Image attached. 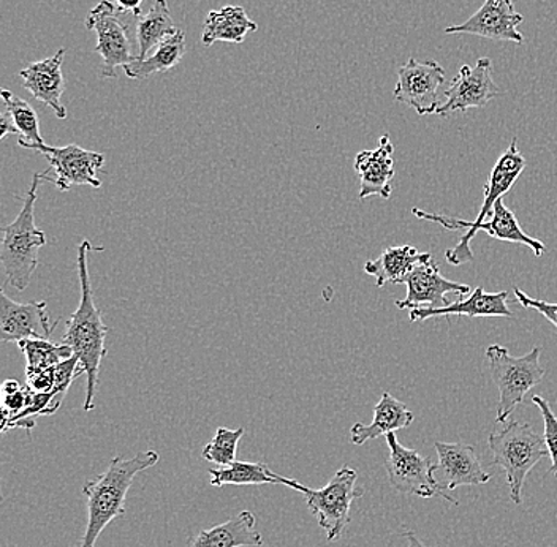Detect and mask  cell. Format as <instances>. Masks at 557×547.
<instances>
[{"mask_svg":"<svg viewBox=\"0 0 557 547\" xmlns=\"http://www.w3.org/2000/svg\"><path fill=\"white\" fill-rule=\"evenodd\" d=\"M487 446L493 452L494 465L505 472L511 501L521 505L525 478L540 461L549 456L545 437L537 434L531 424L510 421L490 435Z\"/></svg>","mask_w":557,"mask_h":547,"instance_id":"obj_5","label":"cell"},{"mask_svg":"<svg viewBox=\"0 0 557 547\" xmlns=\"http://www.w3.org/2000/svg\"><path fill=\"white\" fill-rule=\"evenodd\" d=\"M491 72L493 64L487 58H480L475 67L462 65L458 75L453 78L450 87L445 90V102L438 104L434 114L447 116L456 111L465 113L470 108H485L491 100L499 96V89Z\"/></svg>","mask_w":557,"mask_h":547,"instance_id":"obj_11","label":"cell"},{"mask_svg":"<svg viewBox=\"0 0 557 547\" xmlns=\"http://www.w3.org/2000/svg\"><path fill=\"white\" fill-rule=\"evenodd\" d=\"M3 111L9 114L13 127H15L17 145L24 149H34L40 151L44 148L45 141L40 134V124H38L37 113L33 104L10 92V90H2Z\"/></svg>","mask_w":557,"mask_h":547,"instance_id":"obj_26","label":"cell"},{"mask_svg":"<svg viewBox=\"0 0 557 547\" xmlns=\"http://www.w3.org/2000/svg\"><path fill=\"white\" fill-rule=\"evenodd\" d=\"M515 298L520 302L522 308L535 310V312L542 313L549 323L557 330V304L553 302L542 301V299H534L531 296L525 295L520 288H513Z\"/></svg>","mask_w":557,"mask_h":547,"instance_id":"obj_33","label":"cell"},{"mask_svg":"<svg viewBox=\"0 0 557 547\" xmlns=\"http://www.w3.org/2000/svg\"><path fill=\"white\" fill-rule=\"evenodd\" d=\"M404 285L407 287V296L396 301V306L406 310L444 308V306L450 304L445 298L451 293L459 296L472 293L469 285L458 284V282L445 278L441 274L434 258L413 268L412 273L407 275L406 281H404Z\"/></svg>","mask_w":557,"mask_h":547,"instance_id":"obj_14","label":"cell"},{"mask_svg":"<svg viewBox=\"0 0 557 547\" xmlns=\"http://www.w3.org/2000/svg\"><path fill=\"white\" fill-rule=\"evenodd\" d=\"M263 543V536L256 529V515L246 510L201 531L191 538L190 547H257Z\"/></svg>","mask_w":557,"mask_h":547,"instance_id":"obj_20","label":"cell"},{"mask_svg":"<svg viewBox=\"0 0 557 547\" xmlns=\"http://www.w3.org/2000/svg\"><path fill=\"white\" fill-rule=\"evenodd\" d=\"M120 15L110 0H102L87 13L86 27L96 33V52L103 59V78H116L117 67H125L137 59L132 51L127 26Z\"/></svg>","mask_w":557,"mask_h":547,"instance_id":"obj_9","label":"cell"},{"mask_svg":"<svg viewBox=\"0 0 557 547\" xmlns=\"http://www.w3.org/2000/svg\"><path fill=\"white\" fill-rule=\"evenodd\" d=\"M525 169L524 156L518 151V139L513 138L511 145L508 146L507 151L497 160L494 169L491 170L490 177L485 186V200L480 208L479 215L473 221H462V219L445 217L441 214H430V212L421 211V209L413 208L412 212L416 217L421 221L438 223L444 228L450 232H458V229H468L459 239L453 249L447 250L445 258L453 266H461V264L470 263L473 260V252L470 249V243L475 238L476 226L482 225L483 222L490 221L493 215L494 206L504 197L507 191L511 190L513 184L517 183L518 177L521 176Z\"/></svg>","mask_w":557,"mask_h":547,"instance_id":"obj_3","label":"cell"},{"mask_svg":"<svg viewBox=\"0 0 557 547\" xmlns=\"http://www.w3.org/2000/svg\"><path fill=\"white\" fill-rule=\"evenodd\" d=\"M433 260L431 253H420L413 246L389 247L381 257L364 264V273L375 278L379 288L386 284H404L418 264Z\"/></svg>","mask_w":557,"mask_h":547,"instance_id":"obj_22","label":"cell"},{"mask_svg":"<svg viewBox=\"0 0 557 547\" xmlns=\"http://www.w3.org/2000/svg\"><path fill=\"white\" fill-rule=\"evenodd\" d=\"M156 451H143L134 458H114L102 475L87 481L83 494L87 498V525L79 547H96L97 539L111 521L125 511V498L135 476L157 465Z\"/></svg>","mask_w":557,"mask_h":547,"instance_id":"obj_2","label":"cell"},{"mask_svg":"<svg viewBox=\"0 0 557 547\" xmlns=\"http://www.w3.org/2000/svg\"><path fill=\"white\" fill-rule=\"evenodd\" d=\"M40 183H44V173H35L33 184L24 195L20 214L15 221L2 228L0 261L9 277V284L13 285L17 291H24L29 287L38 268V252L48 243L47 235L35 225L34 209Z\"/></svg>","mask_w":557,"mask_h":547,"instance_id":"obj_4","label":"cell"},{"mask_svg":"<svg viewBox=\"0 0 557 547\" xmlns=\"http://www.w3.org/2000/svg\"><path fill=\"white\" fill-rule=\"evenodd\" d=\"M33 389L29 386H21L16 380H7L2 385V411L3 420L16 417L26 409L29 403Z\"/></svg>","mask_w":557,"mask_h":547,"instance_id":"obj_31","label":"cell"},{"mask_svg":"<svg viewBox=\"0 0 557 547\" xmlns=\"http://www.w3.org/2000/svg\"><path fill=\"white\" fill-rule=\"evenodd\" d=\"M65 50L61 48L52 58L34 62L29 67L21 70L24 89L38 100L51 108L58 120H67V110L62 104V94L65 90L62 64H64Z\"/></svg>","mask_w":557,"mask_h":547,"instance_id":"obj_18","label":"cell"},{"mask_svg":"<svg viewBox=\"0 0 557 547\" xmlns=\"http://www.w3.org/2000/svg\"><path fill=\"white\" fill-rule=\"evenodd\" d=\"M184 54H186V34L177 30L172 37L162 41L151 55L146 59H135L122 70L127 78L145 79L154 73L169 72L176 67Z\"/></svg>","mask_w":557,"mask_h":547,"instance_id":"obj_24","label":"cell"},{"mask_svg":"<svg viewBox=\"0 0 557 547\" xmlns=\"http://www.w3.org/2000/svg\"><path fill=\"white\" fill-rule=\"evenodd\" d=\"M244 435V428L219 427L214 438L203 448L205 461L215 463L218 467H228L236 462V451Z\"/></svg>","mask_w":557,"mask_h":547,"instance_id":"obj_30","label":"cell"},{"mask_svg":"<svg viewBox=\"0 0 557 547\" xmlns=\"http://www.w3.org/2000/svg\"><path fill=\"white\" fill-rule=\"evenodd\" d=\"M434 448L438 456L435 480L442 489L455 490L461 486H483L490 483L491 475L476 458L473 446L434 442Z\"/></svg>","mask_w":557,"mask_h":547,"instance_id":"obj_15","label":"cell"},{"mask_svg":"<svg viewBox=\"0 0 557 547\" xmlns=\"http://www.w3.org/2000/svg\"><path fill=\"white\" fill-rule=\"evenodd\" d=\"M40 154L47 157L50 170L44 172V181L54 184L59 190L67 191L72 187H102L99 170L104 163V156L87 151L82 146L69 145L64 148L44 146Z\"/></svg>","mask_w":557,"mask_h":547,"instance_id":"obj_10","label":"cell"},{"mask_svg":"<svg viewBox=\"0 0 557 547\" xmlns=\"http://www.w3.org/2000/svg\"><path fill=\"white\" fill-rule=\"evenodd\" d=\"M211 486H260V484H281V475L271 472L264 463L233 462L228 467L209 470Z\"/></svg>","mask_w":557,"mask_h":547,"instance_id":"obj_27","label":"cell"},{"mask_svg":"<svg viewBox=\"0 0 557 547\" xmlns=\"http://www.w3.org/2000/svg\"><path fill=\"white\" fill-rule=\"evenodd\" d=\"M404 536L407 538V547H426L412 531L404 533Z\"/></svg>","mask_w":557,"mask_h":547,"instance_id":"obj_36","label":"cell"},{"mask_svg":"<svg viewBox=\"0 0 557 547\" xmlns=\"http://www.w3.org/2000/svg\"><path fill=\"white\" fill-rule=\"evenodd\" d=\"M445 83V70L435 61L418 62L410 58L398 70L396 102L409 104L420 116L434 114L438 108L437 90Z\"/></svg>","mask_w":557,"mask_h":547,"instance_id":"obj_12","label":"cell"},{"mask_svg":"<svg viewBox=\"0 0 557 547\" xmlns=\"http://www.w3.org/2000/svg\"><path fill=\"white\" fill-rule=\"evenodd\" d=\"M540 353L542 348L534 347L524 357L517 358L503 345H491L486 348L491 376L499 389L497 423H507L510 414L524 400L525 394L542 382L545 369L540 365Z\"/></svg>","mask_w":557,"mask_h":547,"instance_id":"obj_6","label":"cell"},{"mask_svg":"<svg viewBox=\"0 0 557 547\" xmlns=\"http://www.w3.org/2000/svg\"><path fill=\"white\" fill-rule=\"evenodd\" d=\"M416 417L407 409L406 403L393 397L389 393H383L381 400L374 409V421L369 426L357 423L350 428V440L354 445H364L366 442L374 440L389 432H398L400 428L409 427Z\"/></svg>","mask_w":557,"mask_h":547,"instance_id":"obj_21","label":"cell"},{"mask_svg":"<svg viewBox=\"0 0 557 547\" xmlns=\"http://www.w3.org/2000/svg\"><path fill=\"white\" fill-rule=\"evenodd\" d=\"M17 347L26 358V376L40 374L75 357L67 344H54L48 337L23 340Z\"/></svg>","mask_w":557,"mask_h":547,"instance_id":"obj_28","label":"cell"},{"mask_svg":"<svg viewBox=\"0 0 557 547\" xmlns=\"http://www.w3.org/2000/svg\"><path fill=\"white\" fill-rule=\"evenodd\" d=\"M47 301H33L26 304L13 301L7 293L0 290V340L2 343H23L27 339H44L50 336L55 325L50 326Z\"/></svg>","mask_w":557,"mask_h":547,"instance_id":"obj_13","label":"cell"},{"mask_svg":"<svg viewBox=\"0 0 557 547\" xmlns=\"http://www.w3.org/2000/svg\"><path fill=\"white\" fill-rule=\"evenodd\" d=\"M257 30L259 26L256 21L247 16L243 7H222L208 13L201 41L205 47H212L215 41L242 45L247 34L257 33Z\"/></svg>","mask_w":557,"mask_h":547,"instance_id":"obj_23","label":"cell"},{"mask_svg":"<svg viewBox=\"0 0 557 547\" xmlns=\"http://www.w3.org/2000/svg\"><path fill=\"white\" fill-rule=\"evenodd\" d=\"M508 293H486L482 287H476L470 293L469 298L458 299L444 308H418L409 310L410 322H424V320L437 319V316H504L511 319L513 313L507 306Z\"/></svg>","mask_w":557,"mask_h":547,"instance_id":"obj_19","label":"cell"},{"mask_svg":"<svg viewBox=\"0 0 557 547\" xmlns=\"http://www.w3.org/2000/svg\"><path fill=\"white\" fill-rule=\"evenodd\" d=\"M532 403L539 407L540 413H542L543 424H545V435L543 437H545L549 458H552V469H549V472L557 478V417L548 400L543 399L542 396L532 397Z\"/></svg>","mask_w":557,"mask_h":547,"instance_id":"obj_32","label":"cell"},{"mask_svg":"<svg viewBox=\"0 0 557 547\" xmlns=\"http://www.w3.org/2000/svg\"><path fill=\"white\" fill-rule=\"evenodd\" d=\"M143 0H114V5L117 7L121 13H134V16H139L141 13Z\"/></svg>","mask_w":557,"mask_h":547,"instance_id":"obj_34","label":"cell"},{"mask_svg":"<svg viewBox=\"0 0 557 547\" xmlns=\"http://www.w3.org/2000/svg\"><path fill=\"white\" fill-rule=\"evenodd\" d=\"M524 16L515 12L513 0H485L482 9L458 26L447 27L445 34H470L491 40L513 41L521 45L524 37L518 26Z\"/></svg>","mask_w":557,"mask_h":547,"instance_id":"obj_16","label":"cell"},{"mask_svg":"<svg viewBox=\"0 0 557 547\" xmlns=\"http://www.w3.org/2000/svg\"><path fill=\"white\" fill-rule=\"evenodd\" d=\"M385 437L389 449L385 469L393 489L421 498L442 497L453 505H459L456 498L448 496L438 486L437 480H435L437 463L421 456L417 449H409L400 445L396 432H389Z\"/></svg>","mask_w":557,"mask_h":547,"instance_id":"obj_8","label":"cell"},{"mask_svg":"<svg viewBox=\"0 0 557 547\" xmlns=\"http://www.w3.org/2000/svg\"><path fill=\"white\" fill-rule=\"evenodd\" d=\"M16 135L15 127H13L12 121H10L9 114L2 111L0 114V138H5L7 135Z\"/></svg>","mask_w":557,"mask_h":547,"instance_id":"obj_35","label":"cell"},{"mask_svg":"<svg viewBox=\"0 0 557 547\" xmlns=\"http://www.w3.org/2000/svg\"><path fill=\"white\" fill-rule=\"evenodd\" d=\"M96 249L89 240H83L78 247V275L82 285V299L78 309L72 313L65 327L64 344L73 350L79 362L83 374L87 376L85 411L94 410L97 383H99L100 364L107 357V334L102 312L94 301L92 285H90L89 266L87 258Z\"/></svg>","mask_w":557,"mask_h":547,"instance_id":"obj_1","label":"cell"},{"mask_svg":"<svg viewBox=\"0 0 557 547\" xmlns=\"http://www.w3.org/2000/svg\"><path fill=\"white\" fill-rule=\"evenodd\" d=\"M166 0H156L146 15L137 16V59L148 58V52L156 50L162 41L177 33Z\"/></svg>","mask_w":557,"mask_h":547,"instance_id":"obj_25","label":"cell"},{"mask_svg":"<svg viewBox=\"0 0 557 547\" xmlns=\"http://www.w3.org/2000/svg\"><path fill=\"white\" fill-rule=\"evenodd\" d=\"M395 146L388 135H382L377 149L374 151H361L355 157V172L360 177V200L381 197L389 200L393 188L392 181L395 177Z\"/></svg>","mask_w":557,"mask_h":547,"instance_id":"obj_17","label":"cell"},{"mask_svg":"<svg viewBox=\"0 0 557 547\" xmlns=\"http://www.w3.org/2000/svg\"><path fill=\"white\" fill-rule=\"evenodd\" d=\"M65 396L67 394L33 391L26 409L16 414V417L2 421V431L5 432L7 428L15 427L29 428L30 431L37 424V418L50 417V414H54L55 411L61 409Z\"/></svg>","mask_w":557,"mask_h":547,"instance_id":"obj_29","label":"cell"},{"mask_svg":"<svg viewBox=\"0 0 557 547\" xmlns=\"http://www.w3.org/2000/svg\"><path fill=\"white\" fill-rule=\"evenodd\" d=\"M357 470L343 467L322 489H311L285 476H281V484L305 496L309 510L319 519L329 542H337L350 522L351 505L363 496V489L357 487Z\"/></svg>","mask_w":557,"mask_h":547,"instance_id":"obj_7","label":"cell"}]
</instances>
